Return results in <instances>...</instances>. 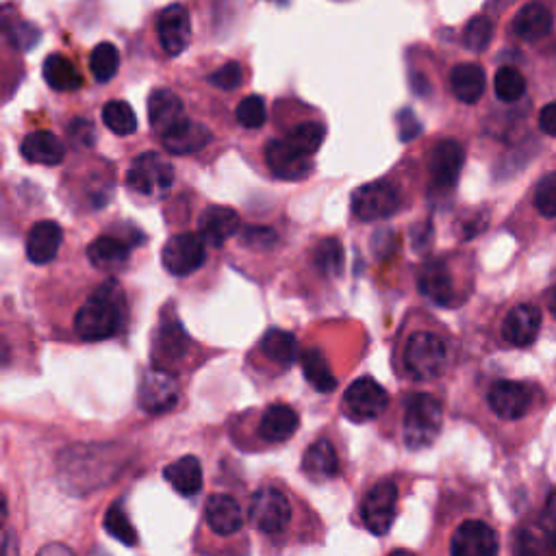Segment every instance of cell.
<instances>
[{"instance_id": "1", "label": "cell", "mask_w": 556, "mask_h": 556, "mask_svg": "<svg viewBox=\"0 0 556 556\" xmlns=\"http://www.w3.org/2000/svg\"><path fill=\"white\" fill-rule=\"evenodd\" d=\"M124 298L120 287L109 281L100 285L74 318V331L85 341H103L116 335L122 326Z\"/></svg>"}, {"instance_id": "2", "label": "cell", "mask_w": 556, "mask_h": 556, "mask_svg": "<svg viewBox=\"0 0 556 556\" xmlns=\"http://www.w3.org/2000/svg\"><path fill=\"white\" fill-rule=\"evenodd\" d=\"M441 424H444V407H441V402L435 396H411L402 424L404 444L413 452L433 446L437 435L441 433Z\"/></svg>"}, {"instance_id": "3", "label": "cell", "mask_w": 556, "mask_h": 556, "mask_svg": "<svg viewBox=\"0 0 556 556\" xmlns=\"http://www.w3.org/2000/svg\"><path fill=\"white\" fill-rule=\"evenodd\" d=\"M448 348L435 333H413L404 348V368L417 381H431L446 368Z\"/></svg>"}, {"instance_id": "4", "label": "cell", "mask_w": 556, "mask_h": 556, "mask_svg": "<svg viewBox=\"0 0 556 556\" xmlns=\"http://www.w3.org/2000/svg\"><path fill=\"white\" fill-rule=\"evenodd\" d=\"M174 183V168L172 163L163 159L157 153L137 155L126 172V185L135 194L155 196L163 194Z\"/></svg>"}, {"instance_id": "5", "label": "cell", "mask_w": 556, "mask_h": 556, "mask_svg": "<svg viewBox=\"0 0 556 556\" xmlns=\"http://www.w3.org/2000/svg\"><path fill=\"white\" fill-rule=\"evenodd\" d=\"M396 509H398L396 483L394 480H381V483H376L368 494H365L361 504V520L372 535L383 537L389 533L391 526H394Z\"/></svg>"}, {"instance_id": "6", "label": "cell", "mask_w": 556, "mask_h": 556, "mask_svg": "<svg viewBox=\"0 0 556 556\" xmlns=\"http://www.w3.org/2000/svg\"><path fill=\"white\" fill-rule=\"evenodd\" d=\"M250 520L265 535H281L292 522V504L276 487H261L250 502Z\"/></svg>"}, {"instance_id": "7", "label": "cell", "mask_w": 556, "mask_h": 556, "mask_svg": "<svg viewBox=\"0 0 556 556\" xmlns=\"http://www.w3.org/2000/svg\"><path fill=\"white\" fill-rule=\"evenodd\" d=\"M400 209L398 189L387 181H374L361 185L352 194V211L363 222H376L391 218Z\"/></svg>"}, {"instance_id": "8", "label": "cell", "mask_w": 556, "mask_h": 556, "mask_svg": "<svg viewBox=\"0 0 556 556\" xmlns=\"http://www.w3.org/2000/svg\"><path fill=\"white\" fill-rule=\"evenodd\" d=\"M179 396V383L168 372L153 368L142 374V381H139L137 389V402L146 413L159 415L172 411L179 404Z\"/></svg>"}, {"instance_id": "9", "label": "cell", "mask_w": 556, "mask_h": 556, "mask_svg": "<svg viewBox=\"0 0 556 556\" xmlns=\"http://www.w3.org/2000/svg\"><path fill=\"white\" fill-rule=\"evenodd\" d=\"M387 391L374 378H357L344 394V411L352 422H372L387 407Z\"/></svg>"}, {"instance_id": "10", "label": "cell", "mask_w": 556, "mask_h": 556, "mask_svg": "<svg viewBox=\"0 0 556 556\" xmlns=\"http://www.w3.org/2000/svg\"><path fill=\"white\" fill-rule=\"evenodd\" d=\"M163 268H166L172 276H189L194 274L202 263L207 259L205 242L200 235L194 233H181L168 239V244L163 246L161 252Z\"/></svg>"}, {"instance_id": "11", "label": "cell", "mask_w": 556, "mask_h": 556, "mask_svg": "<svg viewBox=\"0 0 556 556\" xmlns=\"http://www.w3.org/2000/svg\"><path fill=\"white\" fill-rule=\"evenodd\" d=\"M450 556H498V535L489 524L467 520L454 530Z\"/></svg>"}, {"instance_id": "12", "label": "cell", "mask_w": 556, "mask_h": 556, "mask_svg": "<svg viewBox=\"0 0 556 556\" xmlns=\"http://www.w3.org/2000/svg\"><path fill=\"white\" fill-rule=\"evenodd\" d=\"M148 120L153 131L163 139L179 131L183 124L189 122L183 100L176 96L172 90H155L148 98Z\"/></svg>"}, {"instance_id": "13", "label": "cell", "mask_w": 556, "mask_h": 556, "mask_svg": "<svg viewBox=\"0 0 556 556\" xmlns=\"http://www.w3.org/2000/svg\"><path fill=\"white\" fill-rule=\"evenodd\" d=\"M265 163L281 181H302L311 172V159L302 155L287 139H272L265 144Z\"/></svg>"}, {"instance_id": "14", "label": "cell", "mask_w": 556, "mask_h": 556, "mask_svg": "<svg viewBox=\"0 0 556 556\" xmlns=\"http://www.w3.org/2000/svg\"><path fill=\"white\" fill-rule=\"evenodd\" d=\"M157 33L163 50L170 57H179L192 42V20L183 5H170L159 14Z\"/></svg>"}, {"instance_id": "15", "label": "cell", "mask_w": 556, "mask_h": 556, "mask_svg": "<svg viewBox=\"0 0 556 556\" xmlns=\"http://www.w3.org/2000/svg\"><path fill=\"white\" fill-rule=\"evenodd\" d=\"M533 404L530 389L524 383L500 381L489 389V407L502 420H520Z\"/></svg>"}, {"instance_id": "16", "label": "cell", "mask_w": 556, "mask_h": 556, "mask_svg": "<svg viewBox=\"0 0 556 556\" xmlns=\"http://www.w3.org/2000/svg\"><path fill=\"white\" fill-rule=\"evenodd\" d=\"M465 150L457 139H441L431 155V179L437 189H450L459 181Z\"/></svg>"}, {"instance_id": "17", "label": "cell", "mask_w": 556, "mask_h": 556, "mask_svg": "<svg viewBox=\"0 0 556 556\" xmlns=\"http://www.w3.org/2000/svg\"><path fill=\"white\" fill-rule=\"evenodd\" d=\"M239 229H242V220H239L237 211L222 205L205 209V213H202L198 220L202 242L213 248L224 246L226 239H231Z\"/></svg>"}, {"instance_id": "18", "label": "cell", "mask_w": 556, "mask_h": 556, "mask_svg": "<svg viewBox=\"0 0 556 556\" xmlns=\"http://www.w3.org/2000/svg\"><path fill=\"white\" fill-rule=\"evenodd\" d=\"M205 520L220 537L235 535L244 526V511L237 500L226 494H213L205 504Z\"/></svg>"}, {"instance_id": "19", "label": "cell", "mask_w": 556, "mask_h": 556, "mask_svg": "<svg viewBox=\"0 0 556 556\" xmlns=\"http://www.w3.org/2000/svg\"><path fill=\"white\" fill-rule=\"evenodd\" d=\"M541 328V311L535 305H520L509 311L502 324V335L509 344L524 348L530 346L539 335Z\"/></svg>"}, {"instance_id": "20", "label": "cell", "mask_w": 556, "mask_h": 556, "mask_svg": "<svg viewBox=\"0 0 556 556\" xmlns=\"http://www.w3.org/2000/svg\"><path fill=\"white\" fill-rule=\"evenodd\" d=\"M417 287H420L422 296H426L439 307H450L454 298V285L452 274L444 261H431L422 265L420 274H417Z\"/></svg>"}, {"instance_id": "21", "label": "cell", "mask_w": 556, "mask_h": 556, "mask_svg": "<svg viewBox=\"0 0 556 556\" xmlns=\"http://www.w3.org/2000/svg\"><path fill=\"white\" fill-rule=\"evenodd\" d=\"M63 231L57 222L42 220L31 226L27 237V257L31 263L44 265L53 261L59 252Z\"/></svg>"}, {"instance_id": "22", "label": "cell", "mask_w": 556, "mask_h": 556, "mask_svg": "<svg viewBox=\"0 0 556 556\" xmlns=\"http://www.w3.org/2000/svg\"><path fill=\"white\" fill-rule=\"evenodd\" d=\"M300 426L298 413L287 404H272L263 411L259 422V435L270 444H281L292 437Z\"/></svg>"}, {"instance_id": "23", "label": "cell", "mask_w": 556, "mask_h": 556, "mask_svg": "<svg viewBox=\"0 0 556 556\" xmlns=\"http://www.w3.org/2000/svg\"><path fill=\"white\" fill-rule=\"evenodd\" d=\"M20 150L24 159L29 163H40V166H59L66 157V146L57 135L48 131H35L24 137Z\"/></svg>"}, {"instance_id": "24", "label": "cell", "mask_w": 556, "mask_h": 556, "mask_svg": "<svg viewBox=\"0 0 556 556\" xmlns=\"http://www.w3.org/2000/svg\"><path fill=\"white\" fill-rule=\"evenodd\" d=\"M554 27V18L546 5L530 3L520 9V14L513 20V31L524 42H539L550 35Z\"/></svg>"}, {"instance_id": "25", "label": "cell", "mask_w": 556, "mask_h": 556, "mask_svg": "<svg viewBox=\"0 0 556 556\" xmlns=\"http://www.w3.org/2000/svg\"><path fill=\"white\" fill-rule=\"evenodd\" d=\"M302 470L315 483H324V480L335 478L339 472V459L331 441L320 439L311 444L305 457H302Z\"/></svg>"}, {"instance_id": "26", "label": "cell", "mask_w": 556, "mask_h": 556, "mask_svg": "<svg viewBox=\"0 0 556 556\" xmlns=\"http://www.w3.org/2000/svg\"><path fill=\"white\" fill-rule=\"evenodd\" d=\"M485 83V70L480 68L478 63H459L450 74L452 94L465 105H474L483 98Z\"/></svg>"}, {"instance_id": "27", "label": "cell", "mask_w": 556, "mask_h": 556, "mask_svg": "<svg viewBox=\"0 0 556 556\" xmlns=\"http://www.w3.org/2000/svg\"><path fill=\"white\" fill-rule=\"evenodd\" d=\"M189 348V337L185 328L176 318H163L157 328L155 339V359L161 361H179Z\"/></svg>"}, {"instance_id": "28", "label": "cell", "mask_w": 556, "mask_h": 556, "mask_svg": "<svg viewBox=\"0 0 556 556\" xmlns=\"http://www.w3.org/2000/svg\"><path fill=\"white\" fill-rule=\"evenodd\" d=\"M163 476H166L174 491H179L185 498L196 496L202 489V465L196 457H183L170 463L166 470H163Z\"/></svg>"}, {"instance_id": "29", "label": "cell", "mask_w": 556, "mask_h": 556, "mask_svg": "<svg viewBox=\"0 0 556 556\" xmlns=\"http://www.w3.org/2000/svg\"><path fill=\"white\" fill-rule=\"evenodd\" d=\"M87 257H90L94 268L103 272H113L122 268L126 259H129V246L118 237L103 235L94 239L90 248H87Z\"/></svg>"}, {"instance_id": "30", "label": "cell", "mask_w": 556, "mask_h": 556, "mask_svg": "<svg viewBox=\"0 0 556 556\" xmlns=\"http://www.w3.org/2000/svg\"><path fill=\"white\" fill-rule=\"evenodd\" d=\"M161 142H163V146H166L168 153H172V155H194L211 142V133H209L207 126L189 120L187 124L181 126L179 131H174L172 135L163 137Z\"/></svg>"}, {"instance_id": "31", "label": "cell", "mask_w": 556, "mask_h": 556, "mask_svg": "<svg viewBox=\"0 0 556 556\" xmlns=\"http://www.w3.org/2000/svg\"><path fill=\"white\" fill-rule=\"evenodd\" d=\"M300 363H302V374H305L307 383L315 391H320V394H331V391L337 387V378L331 372V365H328L320 348L302 350Z\"/></svg>"}, {"instance_id": "32", "label": "cell", "mask_w": 556, "mask_h": 556, "mask_svg": "<svg viewBox=\"0 0 556 556\" xmlns=\"http://www.w3.org/2000/svg\"><path fill=\"white\" fill-rule=\"evenodd\" d=\"M44 81L48 87H53L55 92H72L79 90L83 79L79 70L74 68V63L63 55H50L44 61Z\"/></svg>"}, {"instance_id": "33", "label": "cell", "mask_w": 556, "mask_h": 556, "mask_svg": "<svg viewBox=\"0 0 556 556\" xmlns=\"http://www.w3.org/2000/svg\"><path fill=\"white\" fill-rule=\"evenodd\" d=\"M259 348L272 363L283 365V368L292 365L298 355L296 337L289 331H281V328H270V331L263 335Z\"/></svg>"}, {"instance_id": "34", "label": "cell", "mask_w": 556, "mask_h": 556, "mask_svg": "<svg viewBox=\"0 0 556 556\" xmlns=\"http://www.w3.org/2000/svg\"><path fill=\"white\" fill-rule=\"evenodd\" d=\"M326 137V126L322 122H300L294 129H289L287 142L294 148H298L302 155H313L318 153L320 146L324 144Z\"/></svg>"}, {"instance_id": "35", "label": "cell", "mask_w": 556, "mask_h": 556, "mask_svg": "<svg viewBox=\"0 0 556 556\" xmlns=\"http://www.w3.org/2000/svg\"><path fill=\"white\" fill-rule=\"evenodd\" d=\"M90 70L98 83H109L120 70L118 48L109 42L98 44L90 55Z\"/></svg>"}, {"instance_id": "36", "label": "cell", "mask_w": 556, "mask_h": 556, "mask_svg": "<svg viewBox=\"0 0 556 556\" xmlns=\"http://www.w3.org/2000/svg\"><path fill=\"white\" fill-rule=\"evenodd\" d=\"M103 122L111 133L120 137L133 135L137 131V116L131 105L122 103V100H111L103 107Z\"/></svg>"}, {"instance_id": "37", "label": "cell", "mask_w": 556, "mask_h": 556, "mask_svg": "<svg viewBox=\"0 0 556 556\" xmlns=\"http://www.w3.org/2000/svg\"><path fill=\"white\" fill-rule=\"evenodd\" d=\"M313 263L324 276H339L344 270V248L339 239H322L313 250Z\"/></svg>"}, {"instance_id": "38", "label": "cell", "mask_w": 556, "mask_h": 556, "mask_svg": "<svg viewBox=\"0 0 556 556\" xmlns=\"http://www.w3.org/2000/svg\"><path fill=\"white\" fill-rule=\"evenodd\" d=\"M494 90L502 103H515V100H520L526 92L524 74L511 66L500 68L494 79Z\"/></svg>"}, {"instance_id": "39", "label": "cell", "mask_w": 556, "mask_h": 556, "mask_svg": "<svg viewBox=\"0 0 556 556\" xmlns=\"http://www.w3.org/2000/svg\"><path fill=\"white\" fill-rule=\"evenodd\" d=\"M105 528L113 539H118L120 543H124V546L129 548L137 546V530L131 524L129 515H126V511L122 509V504H113V507H109V511L105 513Z\"/></svg>"}, {"instance_id": "40", "label": "cell", "mask_w": 556, "mask_h": 556, "mask_svg": "<svg viewBox=\"0 0 556 556\" xmlns=\"http://www.w3.org/2000/svg\"><path fill=\"white\" fill-rule=\"evenodd\" d=\"M491 37H494V22L487 16H476L467 22L463 42L465 46L474 50V53H483V50L491 44Z\"/></svg>"}, {"instance_id": "41", "label": "cell", "mask_w": 556, "mask_h": 556, "mask_svg": "<svg viewBox=\"0 0 556 556\" xmlns=\"http://www.w3.org/2000/svg\"><path fill=\"white\" fill-rule=\"evenodd\" d=\"M237 122L244 126V129H261L268 118V111H265V100L257 94L246 96L242 103L237 107Z\"/></svg>"}, {"instance_id": "42", "label": "cell", "mask_w": 556, "mask_h": 556, "mask_svg": "<svg viewBox=\"0 0 556 556\" xmlns=\"http://www.w3.org/2000/svg\"><path fill=\"white\" fill-rule=\"evenodd\" d=\"M535 207L543 218H556V172L546 174L537 183Z\"/></svg>"}, {"instance_id": "43", "label": "cell", "mask_w": 556, "mask_h": 556, "mask_svg": "<svg viewBox=\"0 0 556 556\" xmlns=\"http://www.w3.org/2000/svg\"><path fill=\"white\" fill-rule=\"evenodd\" d=\"M242 81H244V70H242V66H239L237 61L224 63L220 70H216L209 77V83L213 87H218V90H224V92L237 90V87L242 85Z\"/></svg>"}, {"instance_id": "44", "label": "cell", "mask_w": 556, "mask_h": 556, "mask_svg": "<svg viewBox=\"0 0 556 556\" xmlns=\"http://www.w3.org/2000/svg\"><path fill=\"white\" fill-rule=\"evenodd\" d=\"M7 37L18 50H31L37 42H40V31L29 22H16L14 27L7 29Z\"/></svg>"}, {"instance_id": "45", "label": "cell", "mask_w": 556, "mask_h": 556, "mask_svg": "<svg viewBox=\"0 0 556 556\" xmlns=\"http://www.w3.org/2000/svg\"><path fill=\"white\" fill-rule=\"evenodd\" d=\"M242 244L250 246V248H259V250H268L276 244V233L268 226H248L242 233Z\"/></svg>"}, {"instance_id": "46", "label": "cell", "mask_w": 556, "mask_h": 556, "mask_svg": "<svg viewBox=\"0 0 556 556\" xmlns=\"http://www.w3.org/2000/svg\"><path fill=\"white\" fill-rule=\"evenodd\" d=\"M68 135L72 139V144H77L79 148H87L94 144L96 139V129L90 120H83V118H74L68 124Z\"/></svg>"}, {"instance_id": "47", "label": "cell", "mask_w": 556, "mask_h": 556, "mask_svg": "<svg viewBox=\"0 0 556 556\" xmlns=\"http://www.w3.org/2000/svg\"><path fill=\"white\" fill-rule=\"evenodd\" d=\"M398 122H400V139L402 142H411L415 135H420L422 126L417 122V118L413 116L411 109H404L398 113Z\"/></svg>"}, {"instance_id": "48", "label": "cell", "mask_w": 556, "mask_h": 556, "mask_svg": "<svg viewBox=\"0 0 556 556\" xmlns=\"http://www.w3.org/2000/svg\"><path fill=\"white\" fill-rule=\"evenodd\" d=\"M539 129L546 135H556V100L546 105L539 113Z\"/></svg>"}, {"instance_id": "49", "label": "cell", "mask_w": 556, "mask_h": 556, "mask_svg": "<svg viewBox=\"0 0 556 556\" xmlns=\"http://www.w3.org/2000/svg\"><path fill=\"white\" fill-rule=\"evenodd\" d=\"M546 515L552 524H556V489H552L546 500Z\"/></svg>"}, {"instance_id": "50", "label": "cell", "mask_w": 556, "mask_h": 556, "mask_svg": "<svg viewBox=\"0 0 556 556\" xmlns=\"http://www.w3.org/2000/svg\"><path fill=\"white\" fill-rule=\"evenodd\" d=\"M548 307H550V311H552V315L556 318V285H554V289H552V294H550V300H548Z\"/></svg>"}, {"instance_id": "51", "label": "cell", "mask_w": 556, "mask_h": 556, "mask_svg": "<svg viewBox=\"0 0 556 556\" xmlns=\"http://www.w3.org/2000/svg\"><path fill=\"white\" fill-rule=\"evenodd\" d=\"M548 546H550V554L556 556V530L548 537Z\"/></svg>"}, {"instance_id": "52", "label": "cell", "mask_w": 556, "mask_h": 556, "mask_svg": "<svg viewBox=\"0 0 556 556\" xmlns=\"http://www.w3.org/2000/svg\"><path fill=\"white\" fill-rule=\"evenodd\" d=\"M389 556H415V554L409 552V550H394Z\"/></svg>"}]
</instances>
